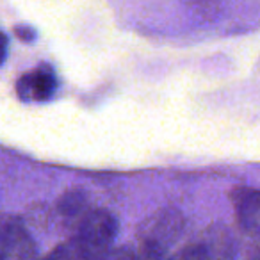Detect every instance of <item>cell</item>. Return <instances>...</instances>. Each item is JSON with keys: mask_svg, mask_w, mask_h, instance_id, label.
I'll use <instances>...</instances> for the list:
<instances>
[{"mask_svg": "<svg viewBox=\"0 0 260 260\" xmlns=\"http://www.w3.org/2000/svg\"><path fill=\"white\" fill-rule=\"evenodd\" d=\"M118 234V219L105 209H93L79 221L73 241L87 260H98L111 249Z\"/></svg>", "mask_w": 260, "mask_h": 260, "instance_id": "6da1fadb", "label": "cell"}, {"mask_svg": "<svg viewBox=\"0 0 260 260\" xmlns=\"http://www.w3.org/2000/svg\"><path fill=\"white\" fill-rule=\"evenodd\" d=\"M184 219L177 210H160L152 216L141 230V244L150 258H159L180 235Z\"/></svg>", "mask_w": 260, "mask_h": 260, "instance_id": "7a4b0ae2", "label": "cell"}, {"mask_svg": "<svg viewBox=\"0 0 260 260\" xmlns=\"http://www.w3.org/2000/svg\"><path fill=\"white\" fill-rule=\"evenodd\" d=\"M234 246L232 239L221 228H210L202 239L178 249L166 260H232Z\"/></svg>", "mask_w": 260, "mask_h": 260, "instance_id": "3957f363", "label": "cell"}, {"mask_svg": "<svg viewBox=\"0 0 260 260\" xmlns=\"http://www.w3.org/2000/svg\"><path fill=\"white\" fill-rule=\"evenodd\" d=\"M0 260H36V246L32 239L25 228L15 219H8L2 228Z\"/></svg>", "mask_w": 260, "mask_h": 260, "instance_id": "277c9868", "label": "cell"}, {"mask_svg": "<svg viewBox=\"0 0 260 260\" xmlns=\"http://www.w3.org/2000/svg\"><path fill=\"white\" fill-rule=\"evenodd\" d=\"M57 80L50 68H36L27 72L16 82V94L22 100L45 102L55 93Z\"/></svg>", "mask_w": 260, "mask_h": 260, "instance_id": "5b68a950", "label": "cell"}, {"mask_svg": "<svg viewBox=\"0 0 260 260\" xmlns=\"http://www.w3.org/2000/svg\"><path fill=\"white\" fill-rule=\"evenodd\" d=\"M237 223L249 234L260 235V189L237 187L232 192Z\"/></svg>", "mask_w": 260, "mask_h": 260, "instance_id": "8992f818", "label": "cell"}, {"mask_svg": "<svg viewBox=\"0 0 260 260\" xmlns=\"http://www.w3.org/2000/svg\"><path fill=\"white\" fill-rule=\"evenodd\" d=\"M57 209L61 212V216L68 217V219H75L79 217V221L86 216L89 210H87V198L82 191H68L61 196L57 203Z\"/></svg>", "mask_w": 260, "mask_h": 260, "instance_id": "52a82bcc", "label": "cell"}, {"mask_svg": "<svg viewBox=\"0 0 260 260\" xmlns=\"http://www.w3.org/2000/svg\"><path fill=\"white\" fill-rule=\"evenodd\" d=\"M43 260H87L75 241H68L54 248Z\"/></svg>", "mask_w": 260, "mask_h": 260, "instance_id": "ba28073f", "label": "cell"}, {"mask_svg": "<svg viewBox=\"0 0 260 260\" xmlns=\"http://www.w3.org/2000/svg\"><path fill=\"white\" fill-rule=\"evenodd\" d=\"M223 0H189L191 8L205 18H214L219 13Z\"/></svg>", "mask_w": 260, "mask_h": 260, "instance_id": "9c48e42d", "label": "cell"}, {"mask_svg": "<svg viewBox=\"0 0 260 260\" xmlns=\"http://www.w3.org/2000/svg\"><path fill=\"white\" fill-rule=\"evenodd\" d=\"M98 260H136L134 251L126 246H121V248H111L107 253L100 256Z\"/></svg>", "mask_w": 260, "mask_h": 260, "instance_id": "30bf717a", "label": "cell"}, {"mask_svg": "<svg viewBox=\"0 0 260 260\" xmlns=\"http://www.w3.org/2000/svg\"><path fill=\"white\" fill-rule=\"evenodd\" d=\"M15 34L20 38L22 41H32L36 38V32H34L30 27H16Z\"/></svg>", "mask_w": 260, "mask_h": 260, "instance_id": "8fae6325", "label": "cell"}, {"mask_svg": "<svg viewBox=\"0 0 260 260\" xmlns=\"http://www.w3.org/2000/svg\"><path fill=\"white\" fill-rule=\"evenodd\" d=\"M248 260H260V244L253 246L251 251L248 253Z\"/></svg>", "mask_w": 260, "mask_h": 260, "instance_id": "7c38bea8", "label": "cell"}]
</instances>
